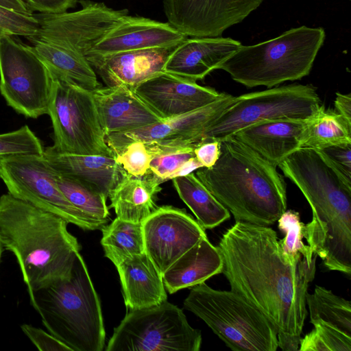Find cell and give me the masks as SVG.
I'll return each mask as SVG.
<instances>
[{"instance_id":"cell-26","label":"cell","mask_w":351,"mask_h":351,"mask_svg":"<svg viewBox=\"0 0 351 351\" xmlns=\"http://www.w3.org/2000/svg\"><path fill=\"white\" fill-rule=\"evenodd\" d=\"M160 182L147 173L137 177L127 172L111 191L108 197L117 217L134 223H143L158 207Z\"/></svg>"},{"instance_id":"cell-15","label":"cell","mask_w":351,"mask_h":351,"mask_svg":"<svg viewBox=\"0 0 351 351\" xmlns=\"http://www.w3.org/2000/svg\"><path fill=\"white\" fill-rule=\"evenodd\" d=\"M145 251L162 274L181 256L207 237L205 229L184 210L158 207L143 223Z\"/></svg>"},{"instance_id":"cell-25","label":"cell","mask_w":351,"mask_h":351,"mask_svg":"<svg viewBox=\"0 0 351 351\" xmlns=\"http://www.w3.org/2000/svg\"><path fill=\"white\" fill-rule=\"evenodd\" d=\"M222 268L223 261L217 247L206 237L181 256L162 277L165 289L173 293L204 282L221 274Z\"/></svg>"},{"instance_id":"cell-36","label":"cell","mask_w":351,"mask_h":351,"mask_svg":"<svg viewBox=\"0 0 351 351\" xmlns=\"http://www.w3.org/2000/svg\"><path fill=\"white\" fill-rule=\"evenodd\" d=\"M44 148L40 140L27 125L0 134V158L18 154H43Z\"/></svg>"},{"instance_id":"cell-21","label":"cell","mask_w":351,"mask_h":351,"mask_svg":"<svg viewBox=\"0 0 351 351\" xmlns=\"http://www.w3.org/2000/svg\"><path fill=\"white\" fill-rule=\"evenodd\" d=\"M241 45L229 37L187 38L171 53L163 71L193 80H203Z\"/></svg>"},{"instance_id":"cell-14","label":"cell","mask_w":351,"mask_h":351,"mask_svg":"<svg viewBox=\"0 0 351 351\" xmlns=\"http://www.w3.org/2000/svg\"><path fill=\"white\" fill-rule=\"evenodd\" d=\"M234 99L233 95L222 93L213 102L193 111L135 130L106 135V143L114 156L134 141L166 147L197 145L202 141L208 128Z\"/></svg>"},{"instance_id":"cell-45","label":"cell","mask_w":351,"mask_h":351,"mask_svg":"<svg viewBox=\"0 0 351 351\" xmlns=\"http://www.w3.org/2000/svg\"><path fill=\"white\" fill-rule=\"evenodd\" d=\"M2 252H3V247H2L1 243L0 242V263H1Z\"/></svg>"},{"instance_id":"cell-46","label":"cell","mask_w":351,"mask_h":351,"mask_svg":"<svg viewBox=\"0 0 351 351\" xmlns=\"http://www.w3.org/2000/svg\"><path fill=\"white\" fill-rule=\"evenodd\" d=\"M350 1V0H349Z\"/></svg>"},{"instance_id":"cell-12","label":"cell","mask_w":351,"mask_h":351,"mask_svg":"<svg viewBox=\"0 0 351 351\" xmlns=\"http://www.w3.org/2000/svg\"><path fill=\"white\" fill-rule=\"evenodd\" d=\"M52 79L29 45L0 38V93L8 106L25 117L47 114Z\"/></svg>"},{"instance_id":"cell-41","label":"cell","mask_w":351,"mask_h":351,"mask_svg":"<svg viewBox=\"0 0 351 351\" xmlns=\"http://www.w3.org/2000/svg\"><path fill=\"white\" fill-rule=\"evenodd\" d=\"M29 9L45 14H62L76 5L78 0H23Z\"/></svg>"},{"instance_id":"cell-44","label":"cell","mask_w":351,"mask_h":351,"mask_svg":"<svg viewBox=\"0 0 351 351\" xmlns=\"http://www.w3.org/2000/svg\"><path fill=\"white\" fill-rule=\"evenodd\" d=\"M0 5L26 15L33 14L23 0H0Z\"/></svg>"},{"instance_id":"cell-40","label":"cell","mask_w":351,"mask_h":351,"mask_svg":"<svg viewBox=\"0 0 351 351\" xmlns=\"http://www.w3.org/2000/svg\"><path fill=\"white\" fill-rule=\"evenodd\" d=\"M23 333L40 351H71L63 342L44 330L25 324L21 326Z\"/></svg>"},{"instance_id":"cell-43","label":"cell","mask_w":351,"mask_h":351,"mask_svg":"<svg viewBox=\"0 0 351 351\" xmlns=\"http://www.w3.org/2000/svg\"><path fill=\"white\" fill-rule=\"evenodd\" d=\"M335 112L349 121H351V96L350 94L336 93L335 100Z\"/></svg>"},{"instance_id":"cell-11","label":"cell","mask_w":351,"mask_h":351,"mask_svg":"<svg viewBox=\"0 0 351 351\" xmlns=\"http://www.w3.org/2000/svg\"><path fill=\"white\" fill-rule=\"evenodd\" d=\"M0 179L16 198L62 218L85 230L106 224L92 219L64 196L56 180V170L43 154H18L0 158Z\"/></svg>"},{"instance_id":"cell-20","label":"cell","mask_w":351,"mask_h":351,"mask_svg":"<svg viewBox=\"0 0 351 351\" xmlns=\"http://www.w3.org/2000/svg\"><path fill=\"white\" fill-rule=\"evenodd\" d=\"M91 93L106 136L135 130L162 120L131 88L101 86Z\"/></svg>"},{"instance_id":"cell-3","label":"cell","mask_w":351,"mask_h":351,"mask_svg":"<svg viewBox=\"0 0 351 351\" xmlns=\"http://www.w3.org/2000/svg\"><path fill=\"white\" fill-rule=\"evenodd\" d=\"M67 224L9 193L0 197V242L16 257L29 295L70 275L80 245Z\"/></svg>"},{"instance_id":"cell-38","label":"cell","mask_w":351,"mask_h":351,"mask_svg":"<svg viewBox=\"0 0 351 351\" xmlns=\"http://www.w3.org/2000/svg\"><path fill=\"white\" fill-rule=\"evenodd\" d=\"M114 158L125 172L141 177L148 172L152 155L145 143L134 141L125 146Z\"/></svg>"},{"instance_id":"cell-22","label":"cell","mask_w":351,"mask_h":351,"mask_svg":"<svg viewBox=\"0 0 351 351\" xmlns=\"http://www.w3.org/2000/svg\"><path fill=\"white\" fill-rule=\"evenodd\" d=\"M306 121H261L232 136L274 165H278L302 147Z\"/></svg>"},{"instance_id":"cell-35","label":"cell","mask_w":351,"mask_h":351,"mask_svg":"<svg viewBox=\"0 0 351 351\" xmlns=\"http://www.w3.org/2000/svg\"><path fill=\"white\" fill-rule=\"evenodd\" d=\"M313 329L301 338L300 351H350L351 335L330 324L312 323Z\"/></svg>"},{"instance_id":"cell-10","label":"cell","mask_w":351,"mask_h":351,"mask_svg":"<svg viewBox=\"0 0 351 351\" xmlns=\"http://www.w3.org/2000/svg\"><path fill=\"white\" fill-rule=\"evenodd\" d=\"M47 114L53 145L62 153L114 156L106 141L91 91L52 77Z\"/></svg>"},{"instance_id":"cell-29","label":"cell","mask_w":351,"mask_h":351,"mask_svg":"<svg viewBox=\"0 0 351 351\" xmlns=\"http://www.w3.org/2000/svg\"><path fill=\"white\" fill-rule=\"evenodd\" d=\"M351 143V121L335 111L320 110L306 121L301 147L319 149L324 147Z\"/></svg>"},{"instance_id":"cell-33","label":"cell","mask_w":351,"mask_h":351,"mask_svg":"<svg viewBox=\"0 0 351 351\" xmlns=\"http://www.w3.org/2000/svg\"><path fill=\"white\" fill-rule=\"evenodd\" d=\"M145 144L152 155L147 173L156 178L160 184L176 178L181 167L195 156L194 149L197 145L166 147L154 143Z\"/></svg>"},{"instance_id":"cell-17","label":"cell","mask_w":351,"mask_h":351,"mask_svg":"<svg viewBox=\"0 0 351 351\" xmlns=\"http://www.w3.org/2000/svg\"><path fill=\"white\" fill-rule=\"evenodd\" d=\"M135 93L162 119L204 107L222 94L197 81L161 71L139 84Z\"/></svg>"},{"instance_id":"cell-42","label":"cell","mask_w":351,"mask_h":351,"mask_svg":"<svg viewBox=\"0 0 351 351\" xmlns=\"http://www.w3.org/2000/svg\"><path fill=\"white\" fill-rule=\"evenodd\" d=\"M194 154L203 167H213L219 158L220 141L213 140L200 142L194 149Z\"/></svg>"},{"instance_id":"cell-24","label":"cell","mask_w":351,"mask_h":351,"mask_svg":"<svg viewBox=\"0 0 351 351\" xmlns=\"http://www.w3.org/2000/svg\"><path fill=\"white\" fill-rule=\"evenodd\" d=\"M113 263L129 309L149 307L167 300L162 277L145 252L122 257Z\"/></svg>"},{"instance_id":"cell-1","label":"cell","mask_w":351,"mask_h":351,"mask_svg":"<svg viewBox=\"0 0 351 351\" xmlns=\"http://www.w3.org/2000/svg\"><path fill=\"white\" fill-rule=\"evenodd\" d=\"M231 291L258 309L274 326L278 347L296 351L307 315L306 296L316 258L295 264L283 258L276 231L236 221L217 246Z\"/></svg>"},{"instance_id":"cell-2","label":"cell","mask_w":351,"mask_h":351,"mask_svg":"<svg viewBox=\"0 0 351 351\" xmlns=\"http://www.w3.org/2000/svg\"><path fill=\"white\" fill-rule=\"evenodd\" d=\"M278 167L303 193L313 214L303 236L330 271L351 274V183L315 148L300 147Z\"/></svg>"},{"instance_id":"cell-31","label":"cell","mask_w":351,"mask_h":351,"mask_svg":"<svg viewBox=\"0 0 351 351\" xmlns=\"http://www.w3.org/2000/svg\"><path fill=\"white\" fill-rule=\"evenodd\" d=\"M101 230V243L105 256L112 263L124 256L145 252L142 223L116 217Z\"/></svg>"},{"instance_id":"cell-7","label":"cell","mask_w":351,"mask_h":351,"mask_svg":"<svg viewBox=\"0 0 351 351\" xmlns=\"http://www.w3.org/2000/svg\"><path fill=\"white\" fill-rule=\"evenodd\" d=\"M183 305L232 350L276 351L278 348L272 324L231 290H216L202 282L192 287Z\"/></svg>"},{"instance_id":"cell-39","label":"cell","mask_w":351,"mask_h":351,"mask_svg":"<svg viewBox=\"0 0 351 351\" xmlns=\"http://www.w3.org/2000/svg\"><path fill=\"white\" fill-rule=\"evenodd\" d=\"M317 149L347 182L351 183V143L332 145Z\"/></svg>"},{"instance_id":"cell-23","label":"cell","mask_w":351,"mask_h":351,"mask_svg":"<svg viewBox=\"0 0 351 351\" xmlns=\"http://www.w3.org/2000/svg\"><path fill=\"white\" fill-rule=\"evenodd\" d=\"M43 155L56 171L82 182L107 198L125 173L114 156L62 153L52 146L45 147Z\"/></svg>"},{"instance_id":"cell-18","label":"cell","mask_w":351,"mask_h":351,"mask_svg":"<svg viewBox=\"0 0 351 351\" xmlns=\"http://www.w3.org/2000/svg\"><path fill=\"white\" fill-rule=\"evenodd\" d=\"M189 36L169 22L128 15L90 50V56L176 46Z\"/></svg>"},{"instance_id":"cell-8","label":"cell","mask_w":351,"mask_h":351,"mask_svg":"<svg viewBox=\"0 0 351 351\" xmlns=\"http://www.w3.org/2000/svg\"><path fill=\"white\" fill-rule=\"evenodd\" d=\"M323 106L310 84L284 85L235 97L213 123L202 142L221 141L238 130L265 121H307Z\"/></svg>"},{"instance_id":"cell-27","label":"cell","mask_w":351,"mask_h":351,"mask_svg":"<svg viewBox=\"0 0 351 351\" xmlns=\"http://www.w3.org/2000/svg\"><path fill=\"white\" fill-rule=\"evenodd\" d=\"M29 49L41 60L51 77L59 78L89 91L101 86L97 74L86 58L63 46L27 38Z\"/></svg>"},{"instance_id":"cell-9","label":"cell","mask_w":351,"mask_h":351,"mask_svg":"<svg viewBox=\"0 0 351 351\" xmlns=\"http://www.w3.org/2000/svg\"><path fill=\"white\" fill-rule=\"evenodd\" d=\"M201 332L182 309L166 301L130 309L114 330L106 351H199Z\"/></svg>"},{"instance_id":"cell-6","label":"cell","mask_w":351,"mask_h":351,"mask_svg":"<svg viewBox=\"0 0 351 351\" xmlns=\"http://www.w3.org/2000/svg\"><path fill=\"white\" fill-rule=\"evenodd\" d=\"M325 38L322 27H294L257 44L241 45L218 69L248 88L300 80L309 74Z\"/></svg>"},{"instance_id":"cell-4","label":"cell","mask_w":351,"mask_h":351,"mask_svg":"<svg viewBox=\"0 0 351 351\" xmlns=\"http://www.w3.org/2000/svg\"><path fill=\"white\" fill-rule=\"evenodd\" d=\"M215 164L195 172L236 221L269 226L287 210V186L276 166L233 136L220 141Z\"/></svg>"},{"instance_id":"cell-19","label":"cell","mask_w":351,"mask_h":351,"mask_svg":"<svg viewBox=\"0 0 351 351\" xmlns=\"http://www.w3.org/2000/svg\"><path fill=\"white\" fill-rule=\"evenodd\" d=\"M177 46L90 56L86 60L106 86H121L134 90L146 80L163 71Z\"/></svg>"},{"instance_id":"cell-28","label":"cell","mask_w":351,"mask_h":351,"mask_svg":"<svg viewBox=\"0 0 351 351\" xmlns=\"http://www.w3.org/2000/svg\"><path fill=\"white\" fill-rule=\"evenodd\" d=\"M181 199L204 229H212L230 217V213L208 190L195 172L172 179Z\"/></svg>"},{"instance_id":"cell-32","label":"cell","mask_w":351,"mask_h":351,"mask_svg":"<svg viewBox=\"0 0 351 351\" xmlns=\"http://www.w3.org/2000/svg\"><path fill=\"white\" fill-rule=\"evenodd\" d=\"M56 182L66 199L93 219L107 223L109 210L107 197L82 182L56 171Z\"/></svg>"},{"instance_id":"cell-37","label":"cell","mask_w":351,"mask_h":351,"mask_svg":"<svg viewBox=\"0 0 351 351\" xmlns=\"http://www.w3.org/2000/svg\"><path fill=\"white\" fill-rule=\"evenodd\" d=\"M39 27V23L33 14L26 15L0 5V38L34 37L37 36Z\"/></svg>"},{"instance_id":"cell-30","label":"cell","mask_w":351,"mask_h":351,"mask_svg":"<svg viewBox=\"0 0 351 351\" xmlns=\"http://www.w3.org/2000/svg\"><path fill=\"white\" fill-rule=\"evenodd\" d=\"M310 322H322L334 326L351 335L350 302L317 285L313 293L306 296Z\"/></svg>"},{"instance_id":"cell-16","label":"cell","mask_w":351,"mask_h":351,"mask_svg":"<svg viewBox=\"0 0 351 351\" xmlns=\"http://www.w3.org/2000/svg\"><path fill=\"white\" fill-rule=\"evenodd\" d=\"M264 0H164L166 17L189 37L220 36L242 22Z\"/></svg>"},{"instance_id":"cell-34","label":"cell","mask_w":351,"mask_h":351,"mask_svg":"<svg viewBox=\"0 0 351 351\" xmlns=\"http://www.w3.org/2000/svg\"><path fill=\"white\" fill-rule=\"evenodd\" d=\"M277 221L278 228L285 234L279 242L282 255L287 263L295 264L302 256L309 261L317 257L302 241L304 223L298 212L286 210Z\"/></svg>"},{"instance_id":"cell-5","label":"cell","mask_w":351,"mask_h":351,"mask_svg":"<svg viewBox=\"0 0 351 351\" xmlns=\"http://www.w3.org/2000/svg\"><path fill=\"white\" fill-rule=\"evenodd\" d=\"M29 296L49 332L71 351H102L105 329L100 301L78 252L71 274Z\"/></svg>"},{"instance_id":"cell-13","label":"cell","mask_w":351,"mask_h":351,"mask_svg":"<svg viewBox=\"0 0 351 351\" xmlns=\"http://www.w3.org/2000/svg\"><path fill=\"white\" fill-rule=\"evenodd\" d=\"M82 8L59 14H33L39 23L34 38L67 47L85 58L95 45L128 15L104 3L80 0Z\"/></svg>"}]
</instances>
